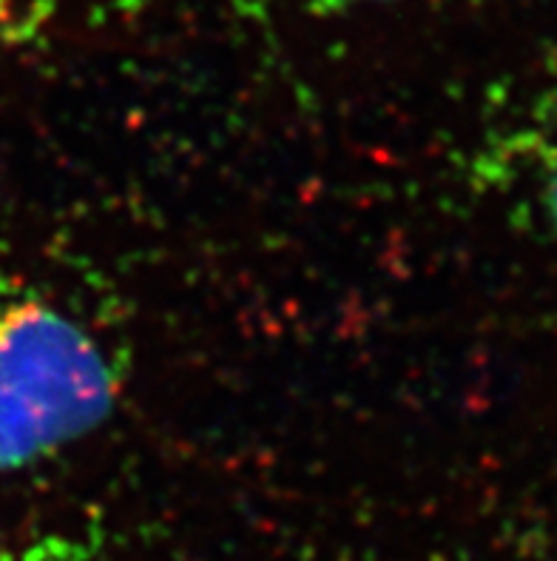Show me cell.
Masks as SVG:
<instances>
[{
	"instance_id": "cell-1",
	"label": "cell",
	"mask_w": 557,
	"mask_h": 561,
	"mask_svg": "<svg viewBox=\"0 0 557 561\" xmlns=\"http://www.w3.org/2000/svg\"><path fill=\"white\" fill-rule=\"evenodd\" d=\"M117 377L89 331L37 294L0 291V470H23L92 434Z\"/></svg>"
},
{
	"instance_id": "cell-2",
	"label": "cell",
	"mask_w": 557,
	"mask_h": 561,
	"mask_svg": "<svg viewBox=\"0 0 557 561\" xmlns=\"http://www.w3.org/2000/svg\"><path fill=\"white\" fill-rule=\"evenodd\" d=\"M40 0H0V37L7 35L9 28L23 26V23L32 21V12Z\"/></svg>"
},
{
	"instance_id": "cell-3",
	"label": "cell",
	"mask_w": 557,
	"mask_h": 561,
	"mask_svg": "<svg viewBox=\"0 0 557 561\" xmlns=\"http://www.w3.org/2000/svg\"><path fill=\"white\" fill-rule=\"evenodd\" d=\"M544 206H546V214H549L552 226L557 228V140H552L549 151H546Z\"/></svg>"
},
{
	"instance_id": "cell-4",
	"label": "cell",
	"mask_w": 557,
	"mask_h": 561,
	"mask_svg": "<svg viewBox=\"0 0 557 561\" xmlns=\"http://www.w3.org/2000/svg\"><path fill=\"white\" fill-rule=\"evenodd\" d=\"M325 7H359V3H381V0H316Z\"/></svg>"
}]
</instances>
